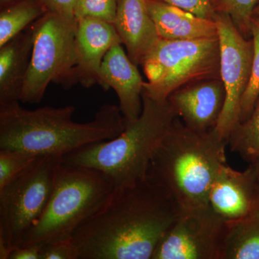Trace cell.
<instances>
[{
  "instance_id": "cell-14",
  "label": "cell",
  "mask_w": 259,
  "mask_h": 259,
  "mask_svg": "<svg viewBox=\"0 0 259 259\" xmlns=\"http://www.w3.org/2000/svg\"><path fill=\"white\" fill-rule=\"evenodd\" d=\"M120 41L113 24L86 18L76 21V79L85 88L100 83V67L107 51Z\"/></svg>"
},
{
  "instance_id": "cell-10",
  "label": "cell",
  "mask_w": 259,
  "mask_h": 259,
  "mask_svg": "<svg viewBox=\"0 0 259 259\" xmlns=\"http://www.w3.org/2000/svg\"><path fill=\"white\" fill-rule=\"evenodd\" d=\"M228 228L209 204L182 211L152 259H223Z\"/></svg>"
},
{
  "instance_id": "cell-30",
  "label": "cell",
  "mask_w": 259,
  "mask_h": 259,
  "mask_svg": "<svg viewBox=\"0 0 259 259\" xmlns=\"http://www.w3.org/2000/svg\"><path fill=\"white\" fill-rule=\"evenodd\" d=\"M253 16L259 17V4L257 8H255L254 13H253Z\"/></svg>"
},
{
  "instance_id": "cell-20",
  "label": "cell",
  "mask_w": 259,
  "mask_h": 259,
  "mask_svg": "<svg viewBox=\"0 0 259 259\" xmlns=\"http://www.w3.org/2000/svg\"><path fill=\"white\" fill-rule=\"evenodd\" d=\"M231 150L252 163L259 154V97L247 120L232 131L228 139Z\"/></svg>"
},
{
  "instance_id": "cell-29",
  "label": "cell",
  "mask_w": 259,
  "mask_h": 259,
  "mask_svg": "<svg viewBox=\"0 0 259 259\" xmlns=\"http://www.w3.org/2000/svg\"><path fill=\"white\" fill-rule=\"evenodd\" d=\"M250 165L253 167L255 173H256L257 176H258L259 178V154L258 156L255 158L254 161L250 163Z\"/></svg>"
},
{
  "instance_id": "cell-24",
  "label": "cell",
  "mask_w": 259,
  "mask_h": 259,
  "mask_svg": "<svg viewBox=\"0 0 259 259\" xmlns=\"http://www.w3.org/2000/svg\"><path fill=\"white\" fill-rule=\"evenodd\" d=\"M118 0H78L75 10L76 21L92 18L114 24Z\"/></svg>"
},
{
  "instance_id": "cell-1",
  "label": "cell",
  "mask_w": 259,
  "mask_h": 259,
  "mask_svg": "<svg viewBox=\"0 0 259 259\" xmlns=\"http://www.w3.org/2000/svg\"><path fill=\"white\" fill-rule=\"evenodd\" d=\"M182 211L168 190L147 175L115 188L71 239L79 259H152Z\"/></svg>"
},
{
  "instance_id": "cell-17",
  "label": "cell",
  "mask_w": 259,
  "mask_h": 259,
  "mask_svg": "<svg viewBox=\"0 0 259 259\" xmlns=\"http://www.w3.org/2000/svg\"><path fill=\"white\" fill-rule=\"evenodd\" d=\"M148 12L161 38L190 40L218 36L214 20H209L159 0H146Z\"/></svg>"
},
{
  "instance_id": "cell-25",
  "label": "cell",
  "mask_w": 259,
  "mask_h": 259,
  "mask_svg": "<svg viewBox=\"0 0 259 259\" xmlns=\"http://www.w3.org/2000/svg\"><path fill=\"white\" fill-rule=\"evenodd\" d=\"M40 259H79V250L72 239L44 245Z\"/></svg>"
},
{
  "instance_id": "cell-18",
  "label": "cell",
  "mask_w": 259,
  "mask_h": 259,
  "mask_svg": "<svg viewBox=\"0 0 259 259\" xmlns=\"http://www.w3.org/2000/svg\"><path fill=\"white\" fill-rule=\"evenodd\" d=\"M228 225L223 259H259V208Z\"/></svg>"
},
{
  "instance_id": "cell-7",
  "label": "cell",
  "mask_w": 259,
  "mask_h": 259,
  "mask_svg": "<svg viewBox=\"0 0 259 259\" xmlns=\"http://www.w3.org/2000/svg\"><path fill=\"white\" fill-rule=\"evenodd\" d=\"M60 156H40L26 171L0 189V258L9 259L38 221L52 194Z\"/></svg>"
},
{
  "instance_id": "cell-22",
  "label": "cell",
  "mask_w": 259,
  "mask_h": 259,
  "mask_svg": "<svg viewBox=\"0 0 259 259\" xmlns=\"http://www.w3.org/2000/svg\"><path fill=\"white\" fill-rule=\"evenodd\" d=\"M251 37L253 45L251 74L241 100L240 123L249 117L259 97V17L252 18Z\"/></svg>"
},
{
  "instance_id": "cell-11",
  "label": "cell",
  "mask_w": 259,
  "mask_h": 259,
  "mask_svg": "<svg viewBox=\"0 0 259 259\" xmlns=\"http://www.w3.org/2000/svg\"><path fill=\"white\" fill-rule=\"evenodd\" d=\"M208 204L228 224L255 212L259 208V178L253 167L239 171L223 165L213 181Z\"/></svg>"
},
{
  "instance_id": "cell-31",
  "label": "cell",
  "mask_w": 259,
  "mask_h": 259,
  "mask_svg": "<svg viewBox=\"0 0 259 259\" xmlns=\"http://www.w3.org/2000/svg\"><path fill=\"white\" fill-rule=\"evenodd\" d=\"M0 1H1L2 3H8L15 1V0H0Z\"/></svg>"
},
{
  "instance_id": "cell-12",
  "label": "cell",
  "mask_w": 259,
  "mask_h": 259,
  "mask_svg": "<svg viewBox=\"0 0 259 259\" xmlns=\"http://www.w3.org/2000/svg\"><path fill=\"white\" fill-rule=\"evenodd\" d=\"M221 79L200 80L182 87L168 97L177 116L188 128L197 132L214 129L226 102Z\"/></svg>"
},
{
  "instance_id": "cell-9",
  "label": "cell",
  "mask_w": 259,
  "mask_h": 259,
  "mask_svg": "<svg viewBox=\"0 0 259 259\" xmlns=\"http://www.w3.org/2000/svg\"><path fill=\"white\" fill-rule=\"evenodd\" d=\"M221 54V78L226 98L214 131L223 139H229L232 131L240 123L241 103L251 74L253 45L235 26L231 18L216 13Z\"/></svg>"
},
{
  "instance_id": "cell-3",
  "label": "cell",
  "mask_w": 259,
  "mask_h": 259,
  "mask_svg": "<svg viewBox=\"0 0 259 259\" xmlns=\"http://www.w3.org/2000/svg\"><path fill=\"white\" fill-rule=\"evenodd\" d=\"M227 145L214 129L197 132L177 117L156 148L148 175L168 190L182 211L208 205L213 181L227 163Z\"/></svg>"
},
{
  "instance_id": "cell-27",
  "label": "cell",
  "mask_w": 259,
  "mask_h": 259,
  "mask_svg": "<svg viewBox=\"0 0 259 259\" xmlns=\"http://www.w3.org/2000/svg\"><path fill=\"white\" fill-rule=\"evenodd\" d=\"M48 12L54 13L65 20L76 22L75 10L78 0H41Z\"/></svg>"
},
{
  "instance_id": "cell-23",
  "label": "cell",
  "mask_w": 259,
  "mask_h": 259,
  "mask_svg": "<svg viewBox=\"0 0 259 259\" xmlns=\"http://www.w3.org/2000/svg\"><path fill=\"white\" fill-rule=\"evenodd\" d=\"M40 156L16 149H0V189L26 171Z\"/></svg>"
},
{
  "instance_id": "cell-28",
  "label": "cell",
  "mask_w": 259,
  "mask_h": 259,
  "mask_svg": "<svg viewBox=\"0 0 259 259\" xmlns=\"http://www.w3.org/2000/svg\"><path fill=\"white\" fill-rule=\"evenodd\" d=\"M44 245L32 244L18 247L12 250L9 259H40Z\"/></svg>"
},
{
  "instance_id": "cell-2",
  "label": "cell",
  "mask_w": 259,
  "mask_h": 259,
  "mask_svg": "<svg viewBox=\"0 0 259 259\" xmlns=\"http://www.w3.org/2000/svg\"><path fill=\"white\" fill-rule=\"evenodd\" d=\"M73 105L33 110L20 102L0 105V149H16L37 156L65 155L87 145L111 140L125 131L120 108L105 104L93 120L74 122Z\"/></svg>"
},
{
  "instance_id": "cell-19",
  "label": "cell",
  "mask_w": 259,
  "mask_h": 259,
  "mask_svg": "<svg viewBox=\"0 0 259 259\" xmlns=\"http://www.w3.org/2000/svg\"><path fill=\"white\" fill-rule=\"evenodd\" d=\"M48 13L41 0H22L0 13V47Z\"/></svg>"
},
{
  "instance_id": "cell-13",
  "label": "cell",
  "mask_w": 259,
  "mask_h": 259,
  "mask_svg": "<svg viewBox=\"0 0 259 259\" xmlns=\"http://www.w3.org/2000/svg\"><path fill=\"white\" fill-rule=\"evenodd\" d=\"M116 42L102 60L100 83L104 90L113 89L119 99V108L126 122L139 118L143 109L144 80L137 66Z\"/></svg>"
},
{
  "instance_id": "cell-16",
  "label": "cell",
  "mask_w": 259,
  "mask_h": 259,
  "mask_svg": "<svg viewBox=\"0 0 259 259\" xmlns=\"http://www.w3.org/2000/svg\"><path fill=\"white\" fill-rule=\"evenodd\" d=\"M34 35L33 23L0 47V105L20 102L31 58Z\"/></svg>"
},
{
  "instance_id": "cell-21",
  "label": "cell",
  "mask_w": 259,
  "mask_h": 259,
  "mask_svg": "<svg viewBox=\"0 0 259 259\" xmlns=\"http://www.w3.org/2000/svg\"><path fill=\"white\" fill-rule=\"evenodd\" d=\"M214 11L228 15L247 39L251 38V20L259 0H212Z\"/></svg>"
},
{
  "instance_id": "cell-15",
  "label": "cell",
  "mask_w": 259,
  "mask_h": 259,
  "mask_svg": "<svg viewBox=\"0 0 259 259\" xmlns=\"http://www.w3.org/2000/svg\"><path fill=\"white\" fill-rule=\"evenodd\" d=\"M130 59L142 64L161 38L148 12L146 0H118L113 24Z\"/></svg>"
},
{
  "instance_id": "cell-5",
  "label": "cell",
  "mask_w": 259,
  "mask_h": 259,
  "mask_svg": "<svg viewBox=\"0 0 259 259\" xmlns=\"http://www.w3.org/2000/svg\"><path fill=\"white\" fill-rule=\"evenodd\" d=\"M115 189L102 171L61 161L47 208L18 247L71 239L75 232L105 205Z\"/></svg>"
},
{
  "instance_id": "cell-26",
  "label": "cell",
  "mask_w": 259,
  "mask_h": 259,
  "mask_svg": "<svg viewBox=\"0 0 259 259\" xmlns=\"http://www.w3.org/2000/svg\"><path fill=\"white\" fill-rule=\"evenodd\" d=\"M177 7L192 14L209 20H214L216 15L212 0H159Z\"/></svg>"
},
{
  "instance_id": "cell-4",
  "label": "cell",
  "mask_w": 259,
  "mask_h": 259,
  "mask_svg": "<svg viewBox=\"0 0 259 259\" xmlns=\"http://www.w3.org/2000/svg\"><path fill=\"white\" fill-rule=\"evenodd\" d=\"M142 100L141 115L126 122L122 134L67 153L61 158L63 163L102 171L115 188L133 185L147 176L156 148L178 116L168 100H154L143 92Z\"/></svg>"
},
{
  "instance_id": "cell-6",
  "label": "cell",
  "mask_w": 259,
  "mask_h": 259,
  "mask_svg": "<svg viewBox=\"0 0 259 259\" xmlns=\"http://www.w3.org/2000/svg\"><path fill=\"white\" fill-rule=\"evenodd\" d=\"M221 54L218 36L168 40L160 38L141 66L147 81L143 92L159 101L189 83L221 79Z\"/></svg>"
},
{
  "instance_id": "cell-8",
  "label": "cell",
  "mask_w": 259,
  "mask_h": 259,
  "mask_svg": "<svg viewBox=\"0 0 259 259\" xmlns=\"http://www.w3.org/2000/svg\"><path fill=\"white\" fill-rule=\"evenodd\" d=\"M35 35L20 102L39 103L51 82L69 88L76 79V22L48 12L34 22Z\"/></svg>"
}]
</instances>
